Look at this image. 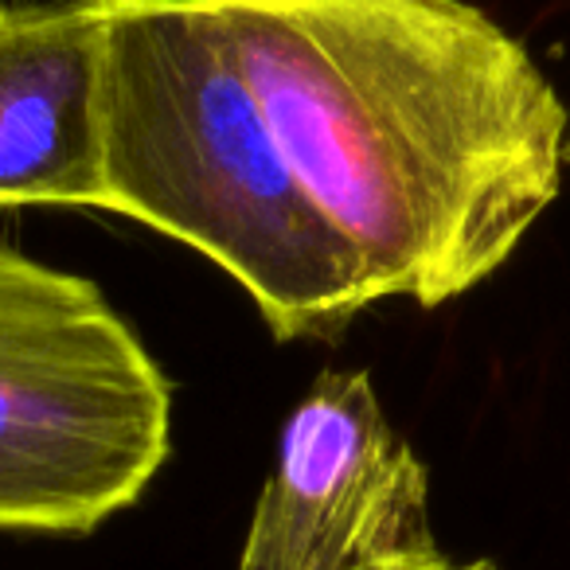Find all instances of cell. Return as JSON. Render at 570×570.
<instances>
[{"label": "cell", "instance_id": "cell-5", "mask_svg": "<svg viewBox=\"0 0 570 570\" xmlns=\"http://www.w3.org/2000/svg\"><path fill=\"white\" fill-rule=\"evenodd\" d=\"M102 0L0 4V212L102 207Z\"/></svg>", "mask_w": 570, "mask_h": 570}, {"label": "cell", "instance_id": "cell-2", "mask_svg": "<svg viewBox=\"0 0 570 570\" xmlns=\"http://www.w3.org/2000/svg\"><path fill=\"white\" fill-rule=\"evenodd\" d=\"M102 212L227 269L274 341H336L380 302L282 149L215 0H102Z\"/></svg>", "mask_w": 570, "mask_h": 570}, {"label": "cell", "instance_id": "cell-6", "mask_svg": "<svg viewBox=\"0 0 570 570\" xmlns=\"http://www.w3.org/2000/svg\"><path fill=\"white\" fill-rule=\"evenodd\" d=\"M438 570H497L492 562H445V567Z\"/></svg>", "mask_w": 570, "mask_h": 570}, {"label": "cell", "instance_id": "cell-4", "mask_svg": "<svg viewBox=\"0 0 570 570\" xmlns=\"http://www.w3.org/2000/svg\"><path fill=\"white\" fill-rule=\"evenodd\" d=\"M430 476L367 372L317 375L277 430L238 570H438Z\"/></svg>", "mask_w": 570, "mask_h": 570}, {"label": "cell", "instance_id": "cell-3", "mask_svg": "<svg viewBox=\"0 0 570 570\" xmlns=\"http://www.w3.org/2000/svg\"><path fill=\"white\" fill-rule=\"evenodd\" d=\"M168 438L173 387L102 289L0 243V531L87 535Z\"/></svg>", "mask_w": 570, "mask_h": 570}, {"label": "cell", "instance_id": "cell-1", "mask_svg": "<svg viewBox=\"0 0 570 570\" xmlns=\"http://www.w3.org/2000/svg\"><path fill=\"white\" fill-rule=\"evenodd\" d=\"M243 71L380 297L481 285L559 196L567 110L465 0H215Z\"/></svg>", "mask_w": 570, "mask_h": 570}]
</instances>
